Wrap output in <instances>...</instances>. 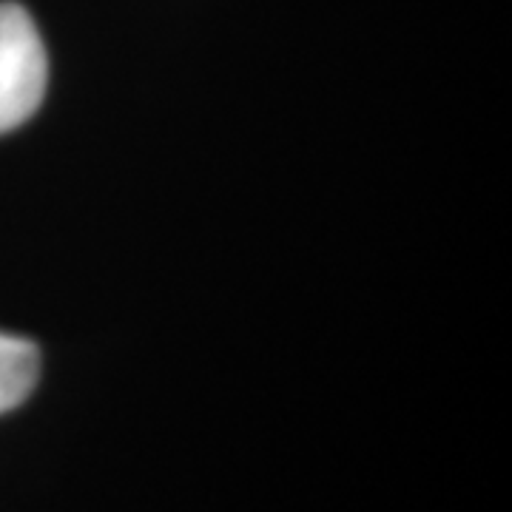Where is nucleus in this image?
<instances>
[{
	"label": "nucleus",
	"mask_w": 512,
	"mask_h": 512,
	"mask_svg": "<svg viewBox=\"0 0 512 512\" xmlns=\"http://www.w3.org/2000/svg\"><path fill=\"white\" fill-rule=\"evenodd\" d=\"M49 57L35 20L20 3H0V134L23 126L43 103Z\"/></svg>",
	"instance_id": "obj_1"
},
{
	"label": "nucleus",
	"mask_w": 512,
	"mask_h": 512,
	"mask_svg": "<svg viewBox=\"0 0 512 512\" xmlns=\"http://www.w3.org/2000/svg\"><path fill=\"white\" fill-rule=\"evenodd\" d=\"M40 379V350L35 342L0 333V416L18 410Z\"/></svg>",
	"instance_id": "obj_2"
}]
</instances>
